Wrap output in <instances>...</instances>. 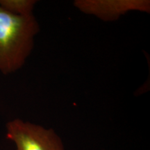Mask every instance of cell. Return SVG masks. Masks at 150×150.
<instances>
[{
  "label": "cell",
  "mask_w": 150,
  "mask_h": 150,
  "mask_svg": "<svg viewBox=\"0 0 150 150\" xmlns=\"http://www.w3.org/2000/svg\"><path fill=\"white\" fill-rule=\"evenodd\" d=\"M7 139L16 150H65L63 141L56 131L21 119H13L6 125Z\"/></svg>",
  "instance_id": "7a4b0ae2"
},
{
  "label": "cell",
  "mask_w": 150,
  "mask_h": 150,
  "mask_svg": "<svg viewBox=\"0 0 150 150\" xmlns=\"http://www.w3.org/2000/svg\"><path fill=\"white\" fill-rule=\"evenodd\" d=\"M40 26L34 15L18 16L0 6V72L20 70L32 52Z\"/></svg>",
  "instance_id": "6da1fadb"
},
{
  "label": "cell",
  "mask_w": 150,
  "mask_h": 150,
  "mask_svg": "<svg viewBox=\"0 0 150 150\" xmlns=\"http://www.w3.org/2000/svg\"><path fill=\"white\" fill-rule=\"evenodd\" d=\"M35 0H0V6L11 13L18 16L33 15Z\"/></svg>",
  "instance_id": "277c9868"
},
{
  "label": "cell",
  "mask_w": 150,
  "mask_h": 150,
  "mask_svg": "<svg viewBox=\"0 0 150 150\" xmlns=\"http://www.w3.org/2000/svg\"><path fill=\"white\" fill-rule=\"evenodd\" d=\"M74 5L81 12L104 22H113L131 11L150 12L149 0H76Z\"/></svg>",
  "instance_id": "3957f363"
}]
</instances>
